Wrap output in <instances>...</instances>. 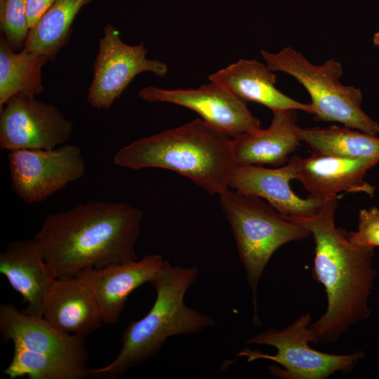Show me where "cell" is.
<instances>
[{"mask_svg":"<svg viewBox=\"0 0 379 379\" xmlns=\"http://www.w3.org/2000/svg\"><path fill=\"white\" fill-rule=\"evenodd\" d=\"M143 213L121 202L91 201L47 216L34 240L55 279L138 260Z\"/></svg>","mask_w":379,"mask_h":379,"instance_id":"1","label":"cell"},{"mask_svg":"<svg viewBox=\"0 0 379 379\" xmlns=\"http://www.w3.org/2000/svg\"><path fill=\"white\" fill-rule=\"evenodd\" d=\"M339 198L326 199L312 216H292L310 231L315 244L312 274L324 287L327 307L310 327L322 344L335 343L350 326L369 315L367 301L377 276L374 248L354 244L347 232L335 225Z\"/></svg>","mask_w":379,"mask_h":379,"instance_id":"2","label":"cell"},{"mask_svg":"<svg viewBox=\"0 0 379 379\" xmlns=\"http://www.w3.org/2000/svg\"><path fill=\"white\" fill-rule=\"evenodd\" d=\"M232 141L231 137L197 118L123 147L113 161L131 169L173 171L210 195H220L229 188L235 166Z\"/></svg>","mask_w":379,"mask_h":379,"instance_id":"3","label":"cell"},{"mask_svg":"<svg viewBox=\"0 0 379 379\" xmlns=\"http://www.w3.org/2000/svg\"><path fill=\"white\" fill-rule=\"evenodd\" d=\"M199 269L172 265L164 260L149 283L156 291L155 301L142 319L131 321L121 336V349L108 365L88 369V377L114 379L129 368L157 354L173 336L193 334L215 325L211 316L187 307V290L196 281Z\"/></svg>","mask_w":379,"mask_h":379,"instance_id":"4","label":"cell"},{"mask_svg":"<svg viewBox=\"0 0 379 379\" xmlns=\"http://www.w3.org/2000/svg\"><path fill=\"white\" fill-rule=\"evenodd\" d=\"M218 196L252 293L253 321L259 326L257 290L266 265L281 246L304 239L311 233L292 216L279 213L262 198L230 187Z\"/></svg>","mask_w":379,"mask_h":379,"instance_id":"5","label":"cell"},{"mask_svg":"<svg viewBox=\"0 0 379 379\" xmlns=\"http://www.w3.org/2000/svg\"><path fill=\"white\" fill-rule=\"evenodd\" d=\"M260 54L272 71L288 74L305 88L315 120L338 122L373 135L379 133L378 124L361 109L360 89L340 82L343 67L339 61L330 59L315 65L291 47L276 53L261 50Z\"/></svg>","mask_w":379,"mask_h":379,"instance_id":"6","label":"cell"},{"mask_svg":"<svg viewBox=\"0 0 379 379\" xmlns=\"http://www.w3.org/2000/svg\"><path fill=\"white\" fill-rule=\"evenodd\" d=\"M310 313L302 314L291 325L282 329L270 328L246 340L247 343L274 347V355L245 347L236 354L246 357L248 362L268 359L281 365L269 366V373L282 379H326L336 372L347 373L364 357L357 351L348 354L321 352L310 346L319 343L315 331L310 327Z\"/></svg>","mask_w":379,"mask_h":379,"instance_id":"7","label":"cell"},{"mask_svg":"<svg viewBox=\"0 0 379 379\" xmlns=\"http://www.w3.org/2000/svg\"><path fill=\"white\" fill-rule=\"evenodd\" d=\"M7 157L12 191L27 204L44 201L86 172L81 149L69 144L9 151Z\"/></svg>","mask_w":379,"mask_h":379,"instance_id":"8","label":"cell"},{"mask_svg":"<svg viewBox=\"0 0 379 379\" xmlns=\"http://www.w3.org/2000/svg\"><path fill=\"white\" fill-rule=\"evenodd\" d=\"M147 49L142 41L130 46L121 39L119 32L110 23L103 28L99 49L92 65L93 79L87 93L92 107L109 109L129 83L138 74L150 72L163 77L168 72L166 63L146 58Z\"/></svg>","mask_w":379,"mask_h":379,"instance_id":"9","label":"cell"},{"mask_svg":"<svg viewBox=\"0 0 379 379\" xmlns=\"http://www.w3.org/2000/svg\"><path fill=\"white\" fill-rule=\"evenodd\" d=\"M0 333L4 343L12 342L34 361L61 362L87 374L86 337L59 331L11 303L0 305Z\"/></svg>","mask_w":379,"mask_h":379,"instance_id":"10","label":"cell"},{"mask_svg":"<svg viewBox=\"0 0 379 379\" xmlns=\"http://www.w3.org/2000/svg\"><path fill=\"white\" fill-rule=\"evenodd\" d=\"M73 128L54 105L18 94L0 109V149H54L66 144Z\"/></svg>","mask_w":379,"mask_h":379,"instance_id":"11","label":"cell"},{"mask_svg":"<svg viewBox=\"0 0 379 379\" xmlns=\"http://www.w3.org/2000/svg\"><path fill=\"white\" fill-rule=\"evenodd\" d=\"M138 95L147 102H169L192 109L232 138L261 128L260 120L251 112L246 102L213 81L187 89L149 86L140 89Z\"/></svg>","mask_w":379,"mask_h":379,"instance_id":"12","label":"cell"},{"mask_svg":"<svg viewBox=\"0 0 379 379\" xmlns=\"http://www.w3.org/2000/svg\"><path fill=\"white\" fill-rule=\"evenodd\" d=\"M299 159L295 155L284 166L274 168L235 164L229 187L262 198L284 215L312 216L319 211L325 199L309 197L302 199L293 192L290 182L297 178Z\"/></svg>","mask_w":379,"mask_h":379,"instance_id":"13","label":"cell"},{"mask_svg":"<svg viewBox=\"0 0 379 379\" xmlns=\"http://www.w3.org/2000/svg\"><path fill=\"white\" fill-rule=\"evenodd\" d=\"M164 260L162 255L152 253L132 262L86 269L76 276L93 294L103 323L112 326L118 322L130 294L142 284L150 283Z\"/></svg>","mask_w":379,"mask_h":379,"instance_id":"14","label":"cell"},{"mask_svg":"<svg viewBox=\"0 0 379 379\" xmlns=\"http://www.w3.org/2000/svg\"><path fill=\"white\" fill-rule=\"evenodd\" d=\"M0 273L27 304L22 312L43 317L55 278L34 240L9 243L0 254Z\"/></svg>","mask_w":379,"mask_h":379,"instance_id":"15","label":"cell"},{"mask_svg":"<svg viewBox=\"0 0 379 379\" xmlns=\"http://www.w3.org/2000/svg\"><path fill=\"white\" fill-rule=\"evenodd\" d=\"M378 162L372 158L350 159L312 153L309 157H300L296 180L312 198L326 199L342 191L373 197L375 188L364 178Z\"/></svg>","mask_w":379,"mask_h":379,"instance_id":"16","label":"cell"},{"mask_svg":"<svg viewBox=\"0 0 379 379\" xmlns=\"http://www.w3.org/2000/svg\"><path fill=\"white\" fill-rule=\"evenodd\" d=\"M296 111L293 109L274 111L271 124L267 129L260 128L232 138L235 164H269L275 167L286 164L290 154L301 142Z\"/></svg>","mask_w":379,"mask_h":379,"instance_id":"17","label":"cell"},{"mask_svg":"<svg viewBox=\"0 0 379 379\" xmlns=\"http://www.w3.org/2000/svg\"><path fill=\"white\" fill-rule=\"evenodd\" d=\"M43 318L59 331L83 337L103 323L96 299L78 276L55 279Z\"/></svg>","mask_w":379,"mask_h":379,"instance_id":"18","label":"cell"},{"mask_svg":"<svg viewBox=\"0 0 379 379\" xmlns=\"http://www.w3.org/2000/svg\"><path fill=\"white\" fill-rule=\"evenodd\" d=\"M208 79L241 100L258 102L272 112L293 109L314 114L311 104L301 103L279 91L275 86L274 72L255 59H240L211 74Z\"/></svg>","mask_w":379,"mask_h":379,"instance_id":"19","label":"cell"},{"mask_svg":"<svg viewBox=\"0 0 379 379\" xmlns=\"http://www.w3.org/2000/svg\"><path fill=\"white\" fill-rule=\"evenodd\" d=\"M49 60L21 50L15 53L5 37H0V109L11 97L35 98L44 91L41 69Z\"/></svg>","mask_w":379,"mask_h":379,"instance_id":"20","label":"cell"},{"mask_svg":"<svg viewBox=\"0 0 379 379\" xmlns=\"http://www.w3.org/2000/svg\"><path fill=\"white\" fill-rule=\"evenodd\" d=\"M95 0H56L33 29H29L22 50L54 60L69 41L72 25L79 11Z\"/></svg>","mask_w":379,"mask_h":379,"instance_id":"21","label":"cell"},{"mask_svg":"<svg viewBox=\"0 0 379 379\" xmlns=\"http://www.w3.org/2000/svg\"><path fill=\"white\" fill-rule=\"evenodd\" d=\"M300 140L312 153L342 158H372L379 161V138L347 126L300 128Z\"/></svg>","mask_w":379,"mask_h":379,"instance_id":"22","label":"cell"},{"mask_svg":"<svg viewBox=\"0 0 379 379\" xmlns=\"http://www.w3.org/2000/svg\"><path fill=\"white\" fill-rule=\"evenodd\" d=\"M27 0H0V30L15 51L23 48L29 31Z\"/></svg>","mask_w":379,"mask_h":379,"instance_id":"23","label":"cell"},{"mask_svg":"<svg viewBox=\"0 0 379 379\" xmlns=\"http://www.w3.org/2000/svg\"><path fill=\"white\" fill-rule=\"evenodd\" d=\"M350 240L361 246H379V209L372 207L359 213L357 231L347 232Z\"/></svg>","mask_w":379,"mask_h":379,"instance_id":"24","label":"cell"},{"mask_svg":"<svg viewBox=\"0 0 379 379\" xmlns=\"http://www.w3.org/2000/svg\"><path fill=\"white\" fill-rule=\"evenodd\" d=\"M56 0H27L26 18L29 29L37 25Z\"/></svg>","mask_w":379,"mask_h":379,"instance_id":"25","label":"cell"},{"mask_svg":"<svg viewBox=\"0 0 379 379\" xmlns=\"http://www.w3.org/2000/svg\"><path fill=\"white\" fill-rule=\"evenodd\" d=\"M373 44L379 48V32L375 33L373 38Z\"/></svg>","mask_w":379,"mask_h":379,"instance_id":"26","label":"cell"}]
</instances>
